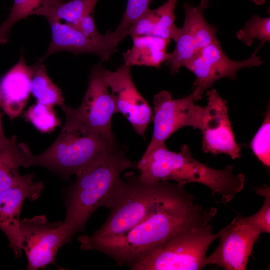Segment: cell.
<instances>
[{
	"instance_id": "obj_1",
	"label": "cell",
	"mask_w": 270,
	"mask_h": 270,
	"mask_svg": "<svg viewBox=\"0 0 270 270\" xmlns=\"http://www.w3.org/2000/svg\"><path fill=\"white\" fill-rule=\"evenodd\" d=\"M216 212L215 208L204 209L193 198L154 214L120 234L105 238L80 235L78 240L82 250L102 252L130 268L178 233L210 224Z\"/></svg>"
},
{
	"instance_id": "obj_2",
	"label": "cell",
	"mask_w": 270,
	"mask_h": 270,
	"mask_svg": "<svg viewBox=\"0 0 270 270\" xmlns=\"http://www.w3.org/2000/svg\"><path fill=\"white\" fill-rule=\"evenodd\" d=\"M126 147L118 144L98 164L76 175L66 188V218L62 225L64 243L84 230L87 221L98 208H110L124 180L120 175L132 167Z\"/></svg>"
},
{
	"instance_id": "obj_3",
	"label": "cell",
	"mask_w": 270,
	"mask_h": 270,
	"mask_svg": "<svg viewBox=\"0 0 270 270\" xmlns=\"http://www.w3.org/2000/svg\"><path fill=\"white\" fill-rule=\"evenodd\" d=\"M136 168L140 177L149 182L173 180L184 184H204L210 190L212 196H218L220 202L224 204L242 190L245 182L242 174L234 173L232 165L221 170L211 168L194 159L184 144L179 152L169 150L166 143L146 149Z\"/></svg>"
},
{
	"instance_id": "obj_4",
	"label": "cell",
	"mask_w": 270,
	"mask_h": 270,
	"mask_svg": "<svg viewBox=\"0 0 270 270\" xmlns=\"http://www.w3.org/2000/svg\"><path fill=\"white\" fill-rule=\"evenodd\" d=\"M124 177L126 180L109 208L108 218L92 236L120 234L154 214L194 197L186 191L184 184L148 182L132 172L126 174Z\"/></svg>"
},
{
	"instance_id": "obj_5",
	"label": "cell",
	"mask_w": 270,
	"mask_h": 270,
	"mask_svg": "<svg viewBox=\"0 0 270 270\" xmlns=\"http://www.w3.org/2000/svg\"><path fill=\"white\" fill-rule=\"evenodd\" d=\"M118 145L68 117L57 138L41 154L34 155L26 144L19 142L22 167L42 166L64 180L93 166Z\"/></svg>"
},
{
	"instance_id": "obj_6",
	"label": "cell",
	"mask_w": 270,
	"mask_h": 270,
	"mask_svg": "<svg viewBox=\"0 0 270 270\" xmlns=\"http://www.w3.org/2000/svg\"><path fill=\"white\" fill-rule=\"evenodd\" d=\"M218 238L210 224L183 230L130 268L134 270H198L206 266L210 246Z\"/></svg>"
},
{
	"instance_id": "obj_7",
	"label": "cell",
	"mask_w": 270,
	"mask_h": 270,
	"mask_svg": "<svg viewBox=\"0 0 270 270\" xmlns=\"http://www.w3.org/2000/svg\"><path fill=\"white\" fill-rule=\"evenodd\" d=\"M104 69L100 63L92 67L86 94L78 108L64 105L62 109L66 117L84 124L104 139L115 142L111 122L116 110L104 80Z\"/></svg>"
},
{
	"instance_id": "obj_8",
	"label": "cell",
	"mask_w": 270,
	"mask_h": 270,
	"mask_svg": "<svg viewBox=\"0 0 270 270\" xmlns=\"http://www.w3.org/2000/svg\"><path fill=\"white\" fill-rule=\"evenodd\" d=\"M208 4L209 0H201L196 6L184 5L183 26L174 42V49L168 53L165 62L172 75L177 74L182 67H186L204 48L218 40L217 27L208 24L204 17V10Z\"/></svg>"
},
{
	"instance_id": "obj_9",
	"label": "cell",
	"mask_w": 270,
	"mask_h": 270,
	"mask_svg": "<svg viewBox=\"0 0 270 270\" xmlns=\"http://www.w3.org/2000/svg\"><path fill=\"white\" fill-rule=\"evenodd\" d=\"M262 46L260 43L249 58L242 61L230 59L218 40L204 48L186 66L195 76L192 92L194 100L201 99L216 80L224 78L235 79L240 69L260 66L263 62L257 53Z\"/></svg>"
},
{
	"instance_id": "obj_10",
	"label": "cell",
	"mask_w": 270,
	"mask_h": 270,
	"mask_svg": "<svg viewBox=\"0 0 270 270\" xmlns=\"http://www.w3.org/2000/svg\"><path fill=\"white\" fill-rule=\"evenodd\" d=\"M154 130L147 148L166 143L170 136L178 129L191 126L200 130L203 107L194 104L192 93L179 99H174L168 91L162 90L153 99Z\"/></svg>"
},
{
	"instance_id": "obj_11",
	"label": "cell",
	"mask_w": 270,
	"mask_h": 270,
	"mask_svg": "<svg viewBox=\"0 0 270 270\" xmlns=\"http://www.w3.org/2000/svg\"><path fill=\"white\" fill-rule=\"evenodd\" d=\"M61 221L50 222L44 215L24 218L20 222L22 248L28 260V270L50 264L56 265V257L64 244Z\"/></svg>"
},
{
	"instance_id": "obj_12",
	"label": "cell",
	"mask_w": 270,
	"mask_h": 270,
	"mask_svg": "<svg viewBox=\"0 0 270 270\" xmlns=\"http://www.w3.org/2000/svg\"><path fill=\"white\" fill-rule=\"evenodd\" d=\"M208 103L203 107L202 150L217 155L224 154L233 159L240 156V148L235 140L228 118L226 100L214 88L206 92Z\"/></svg>"
},
{
	"instance_id": "obj_13",
	"label": "cell",
	"mask_w": 270,
	"mask_h": 270,
	"mask_svg": "<svg viewBox=\"0 0 270 270\" xmlns=\"http://www.w3.org/2000/svg\"><path fill=\"white\" fill-rule=\"evenodd\" d=\"M104 78L110 90L116 112L122 114L136 132L144 137L152 112L134 83L130 67L124 64L114 72L105 68Z\"/></svg>"
},
{
	"instance_id": "obj_14",
	"label": "cell",
	"mask_w": 270,
	"mask_h": 270,
	"mask_svg": "<svg viewBox=\"0 0 270 270\" xmlns=\"http://www.w3.org/2000/svg\"><path fill=\"white\" fill-rule=\"evenodd\" d=\"M220 244L206 259L226 270H245L253 246L260 233L236 216L218 232Z\"/></svg>"
},
{
	"instance_id": "obj_15",
	"label": "cell",
	"mask_w": 270,
	"mask_h": 270,
	"mask_svg": "<svg viewBox=\"0 0 270 270\" xmlns=\"http://www.w3.org/2000/svg\"><path fill=\"white\" fill-rule=\"evenodd\" d=\"M34 174L23 176L16 185L0 192V229L8 238L16 258L22 252L20 216L23 203L26 199L38 198L44 188L41 182L34 180Z\"/></svg>"
},
{
	"instance_id": "obj_16",
	"label": "cell",
	"mask_w": 270,
	"mask_h": 270,
	"mask_svg": "<svg viewBox=\"0 0 270 270\" xmlns=\"http://www.w3.org/2000/svg\"><path fill=\"white\" fill-rule=\"evenodd\" d=\"M48 22L51 30L50 42L38 62H42L49 56L60 51L75 54H92L98 56L102 61L106 62L116 50L118 44L110 30L100 38H94L68 23L58 21Z\"/></svg>"
},
{
	"instance_id": "obj_17",
	"label": "cell",
	"mask_w": 270,
	"mask_h": 270,
	"mask_svg": "<svg viewBox=\"0 0 270 270\" xmlns=\"http://www.w3.org/2000/svg\"><path fill=\"white\" fill-rule=\"evenodd\" d=\"M34 66L22 54L18 62L0 80V108L10 118L18 116L29 98Z\"/></svg>"
},
{
	"instance_id": "obj_18",
	"label": "cell",
	"mask_w": 270,
	"mask_h": 270,
	"mask_svg": "<svg viewBox=\"0 0 270 270\" xmlns=\"http://www.w3.org/2000/svg\"><path fill=\"white\" fill-rule=\"evenodd\" d=\"M132 39V47L122 54L124 64L159 68L166 62L170 40L152 35Z\"/></svg>"
},
{
	"instance_id": "obj_19",
	"label": "cell",
	"mask_w": 270,
	"mask_h": 270,
	"mask_svg": "<svg viewBox=\"0 0 270 270\" xmlns=\"http://www.w3.org/2000/svg\"><path fill=\"white\" fill-rule=\"evenodd\" d=\"M63 0H14L7 18L0 24V44H6L13 26L30 15L45 16Z\"/></svg>"
},
{
	"instance_id": "obj_20",
	"label": "cell",
	"mask_w": 270,
	"mask_h": 270,
	"mask_svg": "<svg viewBox=\"0 0 270 270\" xmlns=\"http://www.w3.org/2000/svg\"><path fill=\"white\" fill-rule=\"evenodd\" d=\"M22 158L16 136L0 149V192L16 185L22 179L19 168Z\"/></svg>"
},
{
	"instance_id": "obj_21",
	"label": "cell",
	"mask_w": 270,
	"mask_h": 270,
	"mask_svg": "<svg viewBox=\"0 0 270 270\" xmlns=\"http://www.w3.org/2000/svg\"><path fill=\"white\" fill-rule=\"evenodd\" d=\"M33 66L30 92L37 102L52 106H63L64 100L62 92L48 76L44 65L38 62Z\"/></svg>"
},
{
	"instance_id": "obj_22",
	"label": "cell",
	"mask_w": 270,
	"mask_h": 270,
	"mask_svg": "<svg viewBox=\"0 0 270 270\" xmlns=\"http://www.w3.org/2000/svg\"><path fill=\"white\" fill-rule=\"evenodd\" d=\"M98 0H70L51 10L44 16L48 22H60L74 24L84 16L94 13Z\"/></svg>"
},
{
	"instance_id": "obj_23",
	"label": "cell",
	"mask_w": 270,
	"mask_h": 270,
	"mask_svg": "<svg viewBox=\"0 0 270 270\" xmlns=\"http://www.w3.org/2000/svg\"><path fill=\"white\" fill-rule=\"evenodd\" d=\"M178 0H167L162 5L156 9V23L152 36L176 41L180 28L175 24V7Z\"/></svg>"
},
{
	"instance_id": "obj_24",
	"label": "cell",
	"mask_w": 270,
	"mask_h": 270,
	"mask_svg": "<svg viewBox=\"0 0 270 270\" xmlns=\"http://www.w3.org/2000/svg\"><path fill=\"white\" fill-rule=\"evenodd\" d=\"M52 107L36 102L29 107L24 116L41 132H50L60 124Z\"/></svg>"
},
{
	"instance_id": "obj_25",
	"label": "cell",
	"mask_w": 270,
	"mask_h": 270,
	"mask_svg": "<svg viewBox=\"0 0 270 270\" xmlns=\"http://www.w3.org/2000/svg\"><path fill=\"white\" fill-rule=\"evenodd\" d=\"M237 38L250 46L254 40H259L264 45L270 40V18L253 16L244 27L236 34Z\"/></svg>"
},
{
	"instance_id": "obj_26",
	"label": "cell",
	"mask_w": 270,
	"mask_h": 270,
	"mask_svg": "<svg viewBox=\"0 0 270 270\" xmlns=\"http://www.w3.org/2000/svg\"><path fill=\"white\" fill-rule=\"evenodd\" d=\"M152 0H128L122 18L116 28L112 32L118 44L126 36L130 26L148 9Z\"/></svg>"
},
{
	"instance_id": "obj_27",
	"label": "cell",
	"mask_w": 270,
	"mask_h": 270,
	"mask_svg": "<svg viewBox=\"0 0 270 270\" xmlns=\"http://www.w3.org/2000/svg\"><path fill=\"white\" fill-rule=\"evenodd\" d=\"M270 110L268 106L264 122L253 137L250 148L257 158L266 166H270Z\"/></svg>"
},
{
	"instance_id": "obj_28",
	"label": "cell",
	"mask_w": 270,
	"mask_h": 270,
	"mask_svg": "<svg viewBox=\"0 0 270 270\" xmlns=\"http://www.w3.org/2000/svg\"><path fill=\"white\" fill-rule=\"evenodd\" d=\"M256 193L264 197V202L260 209L249 216H240L242 222L262 232H270V188L264 184L256 188Z\"/></svg>"
},
{
	"instance_id": "obj_29",
	"label": "cell",
	"mask_w": 270,
	"mask_h": 270,
	"mask_svg": "<svg viewBox=\"0 0 270 270\" xmlns=\"http://www.w3.org/2000/svg\"><path fill=\"white\" fill-rule=\"evenodd\" d=\"M156 21V10L150 8L130 26L126 35L132 38L152 35Z\"/></svg>"
},
{
	"instance_id": "obj_30",
	"label": "cell",
	"mask_w": 270,
	"mask_h": 270,
	"mask_svg": "<svg viewBox=\"0 0 270 270\" xmlns=\"http://www.w3.org/2000/svg\"><path fill=\"white\" fill-rule=\"evenodd\" d=\"M71 25L92 38H100L104 36L100 33L96 28L94 18V13L84 16L76 24Z\"/></svg>"
},
{
	"instance_id": "obj_31",
	"label": "cell",
	"mask_w": 270,
	"mask_h": 270,
	"mask_svg": "<svg viewBox=\"0 0 270 270\" xmlns=\"http://www.w3.org/2000/svg\"><path fill=\"white\" fill-rule=\"evenodd\" d=\"M8 141L9 138H8L4 134L0 112V149L4 147Z\"/></svg>"
},
{
	"instance_id": "obj_32",
	"label": "cell",
	"mask_w": 270,
	"mask_h": 270,
	"mask_svg": "<svg viewBox=\"0 0 270 270\" xmlns=\"http://www.w3.org/2000/svg\"><path fill=\"white\" fill-rule=\"evenodd\" d=\"M258 5H262L266 2V0H250Z\"/></svg>"
}]
</instances>
